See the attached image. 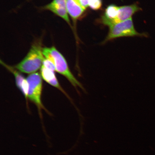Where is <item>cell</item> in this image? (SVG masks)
Masks as SVG:
<instances>
[{
  "mask_svg": "<svg viewBox=\"0 0 155 155\" xmlns=\"http://www.w3.org/2000/svg\"><path fill=\"white\" fill-rule=\"evenodd\" d=\"M90 0H76V1L85 9L88 7V3Z\"/></svg>",
  "mask_w": 155,
  "mask_h": 155,
  "instance_id": "cell-13",
  "label": "cell"
},
{
  "mask_svg": "<svg viewBox=\"0 0 155 155\" xmlns=\"http://www.w3.org/2000/svg\"><path fill=\"white\" fill-rule=\"evenodd\" d=\"M141 8L136 4L129 5L119 7V13L115 20L112 21L109 26L117 24L131 18L135 13L140 11Z\"/></svg>",
  "mask_w": 155,
  "mask_h": 155,
  "instance_id": "cell-5",
  "label": "cell"
},
{
  "mask_svg": "<svg viewBox=\"0 0 155 155\" xmlns=\"http://www.w3.org/2000/svg\"><path fill=\"white\" fill-rule=\"evenodd\" d=\"M42 52L44 57L49 59L53 63L56 71L67 78L75 88L78 87L82 90L84 89L82 85L70 70L65 58L55 47L42 48Z\"/></svg>",
  "mask_w": 155,
  "mask_h": 155,
  "instance_id": "cell-1",
  "label": "cell"
},
{
  "mask_svg": "<svg viewBox=\"0 0 155 155\" xmlns=\"http://www.w3.org/2000/svg\"><path fill=\"white\" fill-rule=\"evenodd\" d=\"M102 5V0H90L89 1L88 6L95 10H97L101 8Z\"/></svg>",
  "mask_w": 155,
  "mask_h": 155,
  "instance_id": "cell-11",
  "label": "cell"
},
{
  "mask_svg": "<svg viewBox=\"0 0 155 155\" xmlns=\"http://www.w3.org/2000/svg\"><path fill=\"white\" fill-rule=\"evenodd\" d=\"M40 74L42 78L48 84L59 90L65 95L68 96L59 84L55 76L54 71L50 70L42 65L40 69Z\"/></svg>",
  "mask_w": 155,
  "mask_h": 155,
  "instance_id": "cell-7",
  "label": "cell"
},
{
  "mask_svg": "<svg viewBox=\"0 0 155 155\" xmlns=\"http://www.w3.org/2000/svg\"><path fill=\"white\" fill-rule=\"evenodd\" d=\"M66 6L68 14L75 19L79 18L85 10L76 0H66Z\"/></svg>",
  "mask_w": 155,
  "mask_h": 155,
  "instance_id": "cell-8",
  "label": "cell"
},
{
  "mask_svg": "<svg viewBox=\"0 0 155 155\" xmlns=\"http://www.w3.org/2000/svg\"><path fill=\"white\" fill-rule=\"evenodd\" d=\"M42 65L48 69L54 71H56L55 65L49 59L45 58Z\"/></svg>",
  "mask_w": 155,
  "mask_h": 155,
  "instance_id": "cell-12",
  "label": "cell"
},
{
  "mask_svg": "<svg viewBox=\"0 0 155 155\" xmlns=\"http://www.w3.org/2000/svg\"><path fill=\"white\" fill-rule=\"evenodd\" d=\"M26 79L29 86L28 98L36 104L39 110H45L41 99L42 89L41 75L38 73L31 74Z\"/></svg>",
  "mask_w": 155,
  "mask_h": 155,
  "instance_id": "cell-4",
  "label": "cell"
},
{
  "mask_svg": "<svg viewBox=\"0 0 155 155\" xmlns=\"http://www.w3.org/2000/svg\"><path fill=\"white\" fill-rule=\"evenodd\" d=\"M2 64L14 75L17 87L22 92L25 97L28 98L29 86L26 78H25L23 75L15 69L14 68L9 66L3 62Z\"/></svg>",
  "mask_w": 155,
  "mask_h": 155,
  "instance_id": "cell-6",
  "label": "cell"
},
{
  "mask_svg": "<svg viewBox=\"0 0 155 155\" xmlns=\"http://www.w3.org/2000/svg\"><path fill=\"white\" fill-rule=\"evenodd\" d=\"M45 57L39 44H34L22 61L14 67L20 72L32 74L41 68Z\"/></svg>",
  "mask_w": 155,
  "mask_h": 155,
  "instance_id": "cell-2",
  "label": "cell"
},
{
  "mask_svg": "<svg viewBox=\"0 0 155 155\" xmlns=\"http://www.w3.org/2000/svg\"><path fill=\"white\" fill-rule=\"evenodd\" d=\"M109 32L104 42L114 38L125 36H145L147 35L139 33L135 29L132 18L109 26Z\"/></svg>",
  "mask_w": 155,
  "mask_h": 155,
  "instance_id": "cell-3",
  "label": "cell"
},
{
  "mask_svg": "<svg viewBox=\"0 0 155 155\" xmlns=\"http://www.w3.org/2000/svg\"><path fill=\"white\" fill-rule=\"evenodd\" d=\"M45 8L49 10L55 14L61 17L68 23H70L66 7L64 6L53 4L50 3L46 5Z\"/></svg>",
  "mask_w": 155,
  "mask_h": 155,
  "instance_id": "cell-10",
  "label": "cell"
},
{
  "mask_svg": "<svg viewBox=\"0 0 155 155\" xmlns=\"http://www.w3.org/2000/svg\"><path fill=\"white\" fill-rule=\"evenodd\" d=\"M119 7L115 5H110L107 8L104 15L102 17L103 24L109 26L112 21L117 17L119 13Z\"/></svg>",
  "mask_w": 155,
  "mask_h": 155,
  "instance_id": "cell-9",
  "label": "cell"
}]
</instances>
